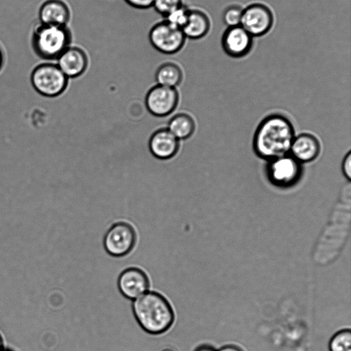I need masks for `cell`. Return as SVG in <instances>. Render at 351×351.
I'll list each match as a JSON object with an SVG mask.
<instances>
[{
  "instance_id": "83f0119b",
  "label": "cell",
  "mask_w": 351,
  "mask_h": 351,
  "mask_svg": "<svg viewBox=\"0 0 351 351\" xmlns=\"http://www.w3.org/2000/svg\"><path fill=\"white\" fill-rule=\"evenodd\" d=\"M3 350V339L0 335V351Z\"/></svg>"
},
{
  "instance_id": "52a82bcc",
  "label": "cell",
  "mask_w": 351,
  "mask_h": 351,
  "mask_svg": "<svg viewBox=\"0 0 351 351\" xmlns=\"http://www.w3.org/2000/svg\"><path fill=\"white\" fill-rule=\"evenodd\" d=\"M136 233L134 228L126 222L114 223L106 232L103 243L106 252L112 256H126L135 246Z\"/></svg>"
},
{
  "instance_id": "484cf974",
  "label": "cell",
  "mask_w": 351,
  "mask_h": 351,
  "mask_svg": "<svg viewBox=\"0 0 351 351\" xmlns=\"http://www.w3.org/2000/svg\"><path fill=\"white\" fill-rule=\"evenodd\" d=\"M195 351H215L213 348L208 346H204L198 348Z\"/></svg>"
},
{
  "instance_id": "603a6c76",
  "label": "cell",
  "mask_w": 351,
  "mask_h": 351,
  "mask_svg": "<svg viewBox=\"0 0 351 351\" xmlns=\"http://www.w3.org/2000/svg\"><path fill=\"white\" fill-rule=\"evenodd\" d=\"M129 5L136 9L145 10L152 7L154 0H124Z\"/></svg>"
},
{
  "instance_id": "9a60e30c",
  "label": "cell",
  "mask_w": 351,
  "mask_h": 351,
  "mask_svg": "<svg viewBox=\"0 0 351 351\" xmlns=\"http://www.w3.org/2000/svg\"><path fill=\"white\" fill-rule=\"evenodd\" d=\"M179 140L168 129L155 132L149 141L151 153L157 158L167 160L174 156L179 149Z\"/></svg>"
},
{
  "instance_id": "44dd1931",
  "label": "cell",
  "mask_w": 351,
  "mask_h": 351,
  "mask_svg": "<svg viewBox=\"0 0 351 351\" xmlns=\"http://www.w3.org/2000/svg\"><path fill=\"white\" fill-rule=\"evenodd\" d=\"M243 9L239 5H230L223 13V21L228 27L240 25Z\"/></svg>"
},
{
  "instance_id": "5b68a950",
  "label": "cell",
  "mask_w": 351,
  "mask_h": 351,
  "mask_svg": "<svg viewBox=\"0 0 351 351\" xmlns=\"http://www.w3.org/2000/svg\"><path fill=\"white\" fill-rule=\"evenodd\" d=\"M265 171L270 184L280 189L295 186L302 175V164L289 154L268 161Z\"/></svg>"
},
{
  "instance_id": "7a4b0ae2",
  "label": "cell",
  "mask_w": 351,
  "mask_h": 351,
  "mask_svg": "<svg viewBox=\"0 0 351 351\" xmlns=\"http://www.w3.org/2000/svg\"><path fill=\"white\" fill-rule=\"evenodd\" d=\"M132 308L137 323L148 334H162L174 322L173 308L160 293L147 291L133 300Z\"/></svg>"
},
{
  "instance_id": "7402d4cb",
  "label": "cell",
  "mask_w": 351,
  "mask_h": 351,
  "mask_svg": "<svg viewBox=\"0 0 351 351\" xmlns=\"http://www.w3.org/2000/svg\"><path fill=\"white\" fill-rule=\"evenodd\" d=\"M182 4V0H154L152 7L164 17Z\"/></svg>"
},
{
  "instance_id": "6da1fadb",
  "label": "cell",
  "mask_w": 351,
  "mask_h": 351,
  "mask_svg": "<svg viewBox=\"0 0 351 351\" xmlns=\"http://www.w3.org/2000/svg\"><path fill=\"white\" fill-rule=\"evenodd\" d=\"M294 137L291 121L281 114L273 113L257 126L253 136V149L258 157L269 161L289 154Z\"/></svg>"
},
{
  "instance_id": "3957f363",
  "label": "cell",
  "mask_w": 351,
  "mask_h": 351,
  "mask_svg": "<svg viewBox=\"0 0 351 351\" xmlns=\"http://www.w3.org/2000/svg\"><path fill=\"white\" fill-rule=\"evenodd\" d=\"M72 34L67 25L57 26L39 23L32 35L34 53L45 60H56L71 45Z\"/></svg>"
},
{
  "instance_id": "2e32d148",
  "label": "cell",
  "mask_w": 351,
  "mask_h": 351,
  "mask_svg": "<svg viewBox=\"0 0 351 351\" xmlns=\"http://www.w3.org/2000/svg\"><path fill=\"white\" fill-rule=\"evenodd\" d=\"M210 21L207 14L197 9H189V16L182 31L186 38L198 40L209 32Z\"/></svg>"
},
{
  "instance_id": "e0dca14e",
  "label": "cell",
  "mask_w": 351,
  "mask_h": 351,
  "mask_svg": "<svg viewBox=\"0 0 351 351\" xmlns=\"http://www.w3.org/2000/svg\"><path fill=\"white\" fill-rule=\"evenodd\" d=\"M183 77L180 66L173 62H166L158 66L155 79L158 85L175 88L179 85Z\"/></svg>"
},
{
  "instance_id": "8fae6325",
  "label": "cell",
  "mask_w": 351,
  "mask_h": 351,
  "mask_svg": "<svg viewBox=\"0 0 351 351\" xmlns=\"http://www.w3.org/2000/svg\"><path fill=\"white\" fill-rule=\"evenodd\" d=\"M224 52L234 58L247 56L253 47V37L240 25L228 27L221 37Z\"/></svg>"
},
{
  "instance_id": "9c48e42d",
  "label": "cell",
  "mask_w": 351,
  "mask_h": 351,
  "mask_svg": "<svg viewBox=\"0 0 351 351\" xmlns=\"http://www.w3.org/2000/svg\"><path fill=\"white\" fill-rule=\"evenodd\" d=\"M178 103V93L175 88L156 85L148 92L145 104L148 110L156 117L171 114Z\"/></svg>"
},
{
  "instance_id": "f546056e",
  "label": "cell",
  "mask_w": 351,
  "mask_h": 351,
  "mask_svg": "<svg viewBox=\"0 0 351 351\" xmlns=\"http://www.w3.org/2000/svg\"><path fill=\"white\" fill-rule=\"evenodd\" d=\"M1 351H10V350H7L3 349Z\"/></svg>"
},
{
  "instance_id": "8992f818",
  "label": "cell",
  "mask_w": 351,
  "mask_h": 351,
  "mask_svg": "<svg viewBox=\"0 0 351 351\" xmlns=\"http://www.w3.org/2000/svg\"><path fill=\"white\" fill-rule=\"evenodd\" d=\"M148 38L150 44L156 51L167 55L179 52L186 40L182 29L165 20L155 23L151 27Z\"/></svg>"
},
{
  "instance_id": "5bb4252c",
  "label": "cell",
  "mask_w": 351,
  "mask_h": 351,
  "mask_svg": "<svg viewBox=\"0 0 351 351\" xmlns=\"http://www.w3.org/2000/svg\"><path fill=\"white\" fill-rule=\"evenodd\" d=\"M38 19L44 25L66 26L71 19V10L62 0H46L39 8Z\"/></svg>"
},
{
  "instance_id": "d4e9b609",
  "label": "cell",
  "mask_w": 351,
  "mask_h": 351,
  "mask_svg": "<svg viewBox=\"0 0 351 351\" xmlns=\"http://www.w3.org/2000/svg\"><path fill=\"white\" fill-rule=\"evenodd\" d=\"M218 351H243L239 348L235 346H226L221 348H220Z\"/></svg>"
},
{
  "instance_id": "cb8c5ba5",
  "label": "cell",
  "mask_w": 351,
  "mask_h": 351,
  "mask_svg": "<svg viewBox=\"0 0 351 351\" xmlns=\"http://www.w3.org/2000/svg\"><path fill=\"white\" fill-rule=\"evenodd\" d=\"M341 169L343 176L346 179L350 180L351 178V152L349 151L346 156H344L342 165Z\"/></svg>"
},
{
  "instance_id": "f1b7e54d",
  "label": "cell",
  "mask_w": 351,
  "mask_h": 351,
  "mask_svg": "<svg viewBox=\"0 0 351 351\" xmlns=\"http://www.w3.org/2000/svg\"><path fill=\"white\" fill-rule=\"evenodd\" d=\"M162 351H173V350L170 348H166V349L162 350Z\"/></svg>"
},
{
  "instance_id": "30bf717a",
  "label": "cell",
  "mask_w": 351,
  "mask_h": 351,
  "mask_svg": "<svg viewBox=\"0 0 351 351\" xmlns=\"http://www.w3.org/2000/svg\"><path fill=\"white\" fill-rule=\"evenodd\" d=\"M117 286L123 297L134 300L148 291L149 280L143 270L132 267L124 269L120 274Z\"/></svg>"
},
{
  "instance_id": "ac0fdd59",
  "label": "cell",
  "mask_w": 351,
  "mask_h": 351,
  "mask_svg": "<svg viewBox=\"0 0 351 351\" xmlns=\"http://www.w3.org/2000/svg\"><path fill=\"white\" fill-rule=\"evenodd\" d=\"M168 130L178 140H184L193 135L195 130V123L191 116L181 113L171 119Z\"/></svg>"
},
{
  "instance_id": "277c9868",
  "label": "cell",
  "mask_w": 351,
  "mask_h": 351,
  "mask_svg": "<svg viewBox=\"0 0 351 351\" xmlns=\"http://www.w3.org/2000/svg\"><path fill=\"white\" fill-rule=\"evenodd\" d=\"M30 80L33 88L38 93L43 96L53 97L64 91L69 78L56 64L45 62L34 68Z\"/></svg>"
},
{
  "instance_id": "ba28073f",
  "label": "cell",
  "mask_w": 351,
  "mask_h": 351,
  "mask_svg": "<svg viewBox=\"0 0 351 351\" xmlns=\"http://www.w3.org/2000/svg\"><path fill=\"white\" fill-rule=\"evenodd\" d=\"M274 15L267 5L256 3L243 9L240 26L252 37L265 35L272 27Z\"/></svg>"
},
{
  "instance_id": "7c38bea8",
  "label": "cell",
  "mask_w": 351,
  "mask_h": 351,
  "mask_svg": "<svg viewBox=\"0 0 351 351\" xmlns=\"http://www.w3.org/2000/svg\"><path fill=\"white\" fill-rule=\"evenodd\" d=\"M56 64L68 78L82 75L88 66V57L81 47L70 45L56 59Z\"/></svg>"
},
{
  "instance_id": "4fadbf2b",
  "label": "cell",
  "mask_w": 351,
  "mask_h": 351,
  "mask_svg": "<svg viewBox=\"0 0 351 351\" xmlns=\"http://www.w3.org/2000/svg\"><path fill=\"white\" fill-rule=\"evenodd\" d=\"M321 152V143L316 136L304 132L295 136L291 145L289 154L302 163L315 160Z\"/></svg>"
},
{
  "instance_id": "ffe728a7",
  "label": "cell",
  "mask_w": 351,
  "mask_h": 351,
  "mask_svg": "<svg viewBox=\"0 0 351 351\" xmlns=\"http://www.w3.org/2000/svg\"><path fill=\"white\" fill-rule=\"evenodd\" d=\"M189 12V8L182 4L164 16V20L182 29L186 23Z\"/></svg>"
},
{
  "instance_id": "d6986e66",
  "label": "cell",
  "mask_w": 351,
  "mask_h": 351,
  "mask_svg": "<svg viewBox=\"0 0 351 351\" xmlns=\"http://www.w3.org/2000/svg\"><path fill=\"white\" fill-rule=\"evenodd\" d=\"M330 351H351V332L343 330L337 332L329 342Z\"/></svg>"
},
{
  "instance_id": "4316f807",
  "label": "cell",
  "mask_w": 351,
  "mask_h": 351,
  "mask_svg": "<svg viewBox=\"0 0 351 351\" xmlns=\"http://www.w3.org/2000/svg\"><path fill=\"white\" fill-rule=\"evenodd\" d=\"M3 63H4V54H3V52L1 49V48L0 47V70L2 68Z\"/></svg>"
}]
</instances>
